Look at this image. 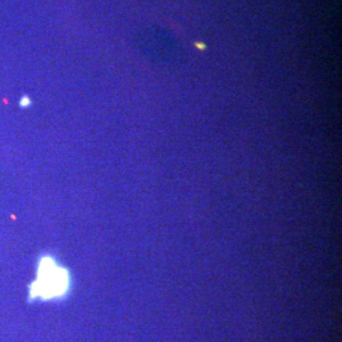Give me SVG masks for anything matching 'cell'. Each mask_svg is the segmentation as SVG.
<instances>
[{"mask_svg":"<svg viewBox=\"0 0 342 342\" xmlns=\"http://www.w3.org/2000/svg\"><path fill=\"white\" fill-rule=\"evenodd\" d=\"M68 289V274L56 261L46 256L42 257L37 267V279L29 286V298L49 300L62 297Z\"/></svg>","mask_w":342,"mask_h":342,"instance_id":"1","label":"cell"}]
</instances>
